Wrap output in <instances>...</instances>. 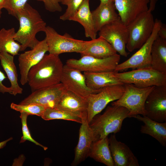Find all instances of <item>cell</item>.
Segmentation results:
<instances>
[{"label": "cell", "instance_id": "1", "mask_svg": "<svg viewBox=\"0 0 166 166\" xmlns=\"http://www.w3.org/2000/svg\"><path fill=\"white\" fill-rule=\"evenodd\" d=\"M16 18L19 22V27L14 39L21 45L20 51L27 48H33L39 41L36 38V34L40 32H44L46 22L39 12L27 3L18 14Z\"/></svg>", "mask_w": 166, "mask_h": 166}, {"label": "cell", "instance_id": "2", "mask_svg": "<svg viewBox=\"0 0 166 166\" xmlns=\"http://www.w3.org/2000/svg\"><path fill=\"white\" fill-rule=\"evenodd\" d=\"M63 65L59 56L45 54L28 73L27 83L32 91L60 83Z\"/></svg>", "mask_w": 166, "mask_h": 166}, {"label": "cell", "instance_id": "3", "mask_svg": "<svg viewBox=\"0 0 166 166\" xmlns=\"http://www.w3.org/2000/svg\"><path fill=\"white\" fill-rule=\"evenodd\" d=\"M127 117H130L126 108L114 105L108 106L103 114L96 115L89 124L94 141L107 136L110 133L119 132L123 121Z\"/></svg>", "mask_w": 166, "mask_h": 166}, {"label": "cell", "instance_id": "4", "mask_svg": "<svg viewBox=\"0 0 166 166\" xmlns=\"http://www.w3.org/2000/svg\"><path fill=\"white\" fill-rule=\"evenodd\" d=\"M152 12L148 10L142 13L127 26L128 36L126 49L129 52L139 49L150 37L155 25Z\"/></svg>", "mask_w": 166, "mask_h": 166}, {"label": "cell", "instance_id": "5", "mask_svg": "<svg viewBox=\"0 0 166 166\" xmlns=\"http://www.w3.org/2000/svg\"><path fill=\"white\" fill-rule=\"evenodd\" d=\"M124 92L118 100L112 102L111 105L124 107L129 112V116L134 117L137 115L146 116L144 104L148 95L155 86L139 88L131 84H124Z\"/></svg>", "mask_w": 166, "mask_h": 166}, {"label": "cell", "instance_id": "6", "mask_svg": "<svg viewBox=\"0 0 166 166\" xmlns=\"http://www.w3.org/2000/svg\"><path fill=\"white\" fill-rule=\"evenodd\" d=\"M115 75L123 84H131L139 88L166 85V74L151 67L116 72Z\"/></svg>", "mask_w": 166, "mask_h": 166}, {"label": "cell", "instance_id": "7", "mask_svg": "<svg viewBox=\"0 0 166 166\" xmlns=\"http://www.w3.org/2000/svg\"><path fill=\"white\" fill-rule=\"evenodd\" d=\"M44 32L49 54L59 56L66 53H80L83 50L84 41L75 39L67 33L61 35L49 26H46Z\"/></svg>", "mask_w": 166, "mask_h": 166}, {"label": "cell", "instance_id": "8", "mask_svg": "<svg viewBox=\"0 0 166 166\" xmlns=\"http://www.w3.org/2000/svg\"><path fill=\"white\" fill-rule=\"evenodd\" d=\"M162 24L160 20L156 18L152 34L146 42L129 58L118 64L114 71L119 72L130 69H135L151 67V47L158 36V31Z\"/></svg>", "mask_w": 166, "mask_h": 166}, {"label": "cell", "instance_id": "9", "mask_svg": "<svg viewBox=\"0 0 166 166\" xmlns=\"http://www.w3.org/2000/svg\"><path fill=\"white\" fill-rule=\"evenodd\" d=\"M124 90V85L105 87L98 93L91 94L87 97L88 103L87 119L89 124L110 102L119 99Z\"/></svg>", "mask_w": 166, "mask_h": 166}, {"label": "cell", "instance_id": "10", "mask_svg": "<svg viewBox=\"0 0 166 166\" xmlns=\"http://www.w3.org/2000/svg\"><path fill=\"white\" fill-rule=\"evenodd\" d=\"M120 55L117 53L112 56L99 58L88 56H82L78 59L68 60L66 64L83 72H101L113 71L119 64Z\"/></svg>", "mask_w": 166, "mask_h": 166}, {"label": "cell", "instance_id": "11", "mask_svg": "<svg viewBox=\"0 0 166 166\" xmlns=\"http://www.w3.org/2000/svg\"><path fill=\"white\" fill-rule=\"evenodd\" d=\"M99 35L104 38L120 55L128 56L129 53L126 50L128 36L127 26L120 18L102 27L99 31Z\"/></svg>", "mask_w": 166, "mask_h": 166}, {"label": "cell", "instance_id": "12", "mask_svg": "<svg viewBox=\"0 0 166 166\" xmlns=\"http://www.w3.org/2000/svg\"><path fill=\"white\" fill-rule=\"evenodd\" d=\"M66 90L61 82L33 91L19 104L35 103L46 108H55L64 92Z\"/></svg>", "mask_w": 166, "mask_h": 166}, {"label": "cell", "instance_id": "13", "mask_svg": "<svg viewBox=\"0 0 166 166\" xmlns=\"http://www.w3.org/2000/svg\"><path fill=\"white\" fill-rule=\"evenodd\" d=\"M60 82L66 90L86 99L90 94L98 93L88 87L81 71L66 64L63 65Z\"/></svg>", "mask_w": 166, "mask_h": 166}, {"label": "cell", "instance_id": "14", "mask_svg": "<svg viewBox=\"0 0 166 166\" xmlns=\"http://www.w3.org/2000/svg\"><path fill=\"white\" fill-rule=\"evenodd\" d=\"M146 116L160 122L166 121V85L155 86L144 104Z\"/></svg>", "mask_w": 166, "mask_h": 166}, {"label": "cell", "instance_id": "15", "mask_svg": "<svg viewBox=\"0 0 166 166\" xmlns=\"http://www.w3.org/2000/svg\"><path fill=\"white\" fill-rule=\"evenodd\" d=\"M48 52V48L44 39L39 41L30 50L20 54L18 57L20 74V82L22 85L27 83V76L30 69L39 62Z\"/></svg>", "mask_w": 166, "mask_h": 166}, {"label": "cell", "instance_id": "16", "mask_svg": "<svg viewBox=\"0 0 166 166\" xmlns=\"http://www.w3.org/2000/svg\"><path fill=\"white\" fill-rule=\"evenodd\" d=\"M119 17L127 26L140 14L148 10L149 0H113Z\"/></svg>", "mask_w": 166, "mask_h": 166}, {"label": "cell", "instance_id": "17", "mask_svg": "<svg viewBox=\"0 0 166 166\" xmlns=\"http://www.w3.org/2000/svg\"><path fill=\"white\" fill-rule=\"evenodd\" d=\"M109 147L115 166H139L138 159L129 147L118 141L114 134H111Z\"/></svg>", "mask_w": 166, "mask_h": 166}, {"label": "cell", "instance_id": "18", "mask_svg": "<svg viewBox=\"0 0 166 166\" xmlns=\"http://www.w3.org/2000/svg\"><path fill=\"white\" fill-rule=\"evenodd\" d=\"M79 130V140L75 149L74 160L71 165L76 166L88 157L91 145L94 141L92 130L87 119V117L82 118Z\"/></svg>", "mask_w": 166, "mask_h": 166}, {"label": "cell", "instance_id": "19", "mask_svg": "<svg viewBox=\"0 0 166 166\" xmlns=\"http://www.w3.org/2000/svg\"><path fill=\"white\" fill-rule=\"evenodd\" d=\"M88 108L86 99L66 90L55 108L69 113L82 119L87 117Z\"/></svg>", "mask_w": 166, "mask_h": 166}, {"label": "cell", "instance_id": "20", "mask_svg": "<svg viewBox=\"0 0 166 166\" xmlns=\"http://www.w3.org/2000/svg\"><path fill=\"white\" fill-rule=\"evenodd\" d=\"M117 52L102 37L89 41H85L81 56H88L99 58H105L113 56Z\"/></svg>", "mask_w": 166, "mask_h": 166}, {"label": "cell", "instance_id": "21", "mask_svg": "<svg viewBox=\"0 0 166 166\" xmlns=\"http://www.w3.org/2000/svg\"><path fill=\"white\" fill-rule=\"evenodd\" d=\"M114 71L101 72H84L87 86L98 92L107 87L124 85L115 75Z\"/></svg>", "mask_w": 166, "mask_h": 166}, {"label": "cell", "instance_id": "22", "mask_svg": "<svg viewBox=\"0 0 166 166\" xmlns=\"http://www.w3.org/2000/svg\"><path fill=\"white\" fill-rule=\"evenodd\" d=\"M89 0H84L83 2L69 21L78 22L83 27L85 36L91 39L97 38V33L90 10Z\"/></svg>", "mask_w": 166, "mask_h": 166}, {"label": "cell", "instance_id": "23", "mask_svg": "<svg viewBox=\"0 0 166 166\" xmlns=\"http://www.w3.org/2000/svg\"><path fill=\"white\" fill-rule=\"evenodd\" d=\"M116 10L114 2H112L100 3L95 9L91 11L97 32L105 26L120 18Z\"/></svg>", "mask_w": 166, "mask_h": 166}, {"label": "cell", "instance_id": "24", "mask_svg": "<svg viewBox=\"0 0 166 166\" xmlns=\"http://www.w3.org/2000/svg\"><path fill=\"white\" fill-rule=\"evenodd\" d=\"M142 121L140 132L149 135L156 140L162 146H166V122H160L149 118L146 116L137 115L134 117Z\"/></svg>", "mask_w": 166, "mask_h": 166}, {"label": "cell", "instance_id": "25", "mask_svg": "<svg viewBox=\"0 0 166 166\" xmlns=\"http://www.w3.org/2000/svg\"><path fill=\"white\" fill-rule=\"evenodd\" d=\"M88 157L107 166H115L109 149L108 136L93 142Z\"/></svg>", "mask_w": 166, "mask_h": 166}, {"label": "cell", "instance_id": "26", "mask_svg": "<svg viewBox=\"0 0 166 166\" xmlns=\"http://www.w3.org/2000/svg\"><path fill=\"white\" fill-rule=\"evenodd\" d=\"M1 64L10 82L12 94L15 96L22 93L23 89L18 82L17 68L14 61V56L6 52H0Z\"/></svg>", "mask_w": 166, "mask_h": 166}, {"label": "cell", "instance_id": "27", "mask_svg": "<svg viewBox=\"0 0 166 166\" xmlns=\"http://www.w3.org/2000/svg\"><path fill=\"white\" fill-rule=\"evenodd\" d=\"M151 56V67L166 74V39L158 36L152 44Z\"/></svg>", "mask_w": 166, "mask_h": 166}, {"label": "cell", "instance_id": "28", "mask_svg": "<svg viewBox=\"0 0 166 166\" xmlns=\"http://www.w3.org/2000/svg\"><path fill=\"white\" fill-rule=\"evenodd\" d=\"M15 33L14 28L0 30V52H6L14 56L18 54L21 45L14 40Z\"/></svg>", "mask_w": 166, "mask_h": 166}, {"label": "cell", "instance_id": "29", "mask_svg": "<svg viewBox=\"0 0 166 166\" xmlns=\"http://www.w3.org/2000/svg\"><path fill=\"white\" fill-rule=\"evenodd\" d=\"M41 117L46 121L62 119L72 121L81 124L82 121V118L78 116L55 108L46 109Z\"/></svg>", "mask_w": 166, "mask_h": 166}, {"label": "cell", "instance_id": "30", "mask_svg": "<svg viewBox=\"0 0 166 166\" xmlns=\"http://www.w3.org/2000/svg\"><path fill=\"white\" fill-rule=\"evenodd\" d=\"M11 109L21 113H24L29 115H35L41 117L45 109L44 106L35 103H30L25 105L11 103Z\"/></svg>", "mask_w": 166, "mask_h": 166}, {"label": "cell", "instance_id": "31", "mask_svg": "<svg viewBox=\"0 0 166 166\" xmlns=\"http://www.w3.org/2000/svg\"><path fill=\"white\" fill-rule=\"evenodd\" d=\"M29 0H5L4 8L8 14L17 18L18 14L24 8ZM42 1V0H36Z\"/></svg>", "mask_w": 166, "mask_h": 166}, {"label": "cell", "instance_id": "32", "mask_svg": "<svg viewBox=\"0 0 166 166\" xmlns=\"http://www.w3.org/2000/svg\"><path fill=\"white\" fill-rule=\"evenodd\" d=\"M84 0H61V3L67 6L65 13L60 16V19L63 21L69 20L80 7Z\"/></svg>", "mask_w": 166, "mask_h": 166}, {"label": "cell", "instance_id": "33", "mask_svg": "<svg viewBox=\"0 0 166 166\" xmlns=\"http://www.w3.org/2000/svg\"><path fill=\"white\" fill-rule=\"evenodd\" d=\"M20 116L21 119L22 124V137L20 143L24 142L26 140H28L35 144L42 147L45 150H46L48 148L44 146L35 140L31 136L29 128L28 127L27 123V119L29 116L27 114L21 113Z\"/></svg>", "mask_w": 166, "mask_h": 166}, {"label": "cell", "instance_id": "34", "mask_svg": "<svg viewBox=\"0 0 166 166\" xmlns=\"http://www.w3.org/2000/svg\"><path fill=\"white\" fill-rule=\"evenodd\" d=\"M61 1V0H42L46 10L51 12L62 11Z\"/></svg>", "mask_w": 166, "mask_h": 166}, {"label": "cell", "instance_id": "35", "mask_svg": "<svg viewBox=\"0 0 166 166\" xmlns=\"http://www.w3.org/2000/svg\"><path fill=\"white\" fill-rule=\"evenodd\" d=\"M6 78L4 73L0 70V92L3 93H7L12 94V90L10 87H6L2 83V81Z\"/></svg>", "mask_w": 166, "mask_h": 166}, {"label": "cell", "instance_id": "36", "mask_svg": "<svg viewBox=\"0 0 166 166\" xmlns=\"http://www.w3.org/2000/svg\"><path fill=\"white\" fill-rule=\"evenodd\" d=\"M158 36L162 38L166 39V26L163 23L158 31Z\"/></svg>", "mask_w": 166, "mask_h": 166}, {"label": "cell", "instance_id": "37", "mask_svg": "<svg viewBox=\"0 0 166 166\" xmlns=\"http://www.w3.org/2000/svg\"><path fill=\"white\" fill-rule=\"evenodd\" d=\"M148 10L152 12L155 9L158 0H149Z\"/></svg>", "mask_w": 166, "mask_h": 166}, {"label": "cell", "instance_id": "38", "mask_svg": "<svg viewBox=\"0 0 166 166\" xmlns=\"http://www.w3.org/2000/svg\"><path fill=\"white\" fill-rule=\"evenodd\" d=\"M13 138L12 137H10L4 141L0 142V149L4 147L6 145L7 143L9 141L11 140Z\"/></svg>", "mask_w": 166, "mask_h": 166}, {"label": "cell", "instance_id": "39", "mask_svg": "<svg viewBox=\"0 0 166 166\" xmlns=\"http://www.w3.org/2000/svg\"><path fill=\"white\" fill-rule=\"evenodd\" d=\"M5 0H0V18L2 14V10L4 8Z\"/></svg>", "mask_w": 166, "mask_h": 166}, {"label": "cell", "instance_id": "40", "mask_svg": "<svg viewBox=\"0 0 166 166\" xmlns=\"http://www.w3.org/2000/svg\"><path fill=\"white\" fill-rule=\"evenodd\" d=\"M100 3H107L113 2V0H100Z\"/></svg>", "mask_w": 166, "mask_h": 166}]
</instances>
